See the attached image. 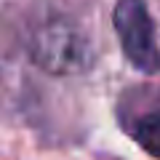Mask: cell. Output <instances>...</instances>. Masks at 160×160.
Masks as SVG:
<instances>
[{"mask_svg": "<svg viewBox=\"0 0 160 160\" xmlns=\"http://www.w3.org/2000/svg\"><path fill=\"white\" fill-rule=\"evenodd\" d=\"M29 59L53 78H72L93 67L96 51L83 24L69 16H51L35 27L29 38Z\"/></svg>", "mask_w": 160, "mask_h": 160, "instance_id": "obj_1", "label": "cell"}, {"mask_svg": "<svg viewBox=\"0 0 160 160\" xmlns=\"http://www.w3.org/2000/svg\"><path fill=\"white\" fill-rule=\"evenodd\" d=\"M112 27L118 32L123 56L144 75L160 72V48L155 22L144 0H118L112 8Z\"/></svg>", "mask_w": 160, "mask_h": 160, "instance_id": "obj_2", "label": "cell"}, {"mask_svg": "<svg viewBox=\"0 0 160 160\" xmlns=\"http://www.w3.org/2000/svg\"><path fill=\"white\" fill-rule=\"evenodd\" d=\"M123 126H126V133H131V139L144 152H149L152 158L160 160V104L133 115Z\"/></svg>", "mask_w": 160, "mask_h": 160, "instance_id": "obj_3", "label": "cell"}]
</instances>
